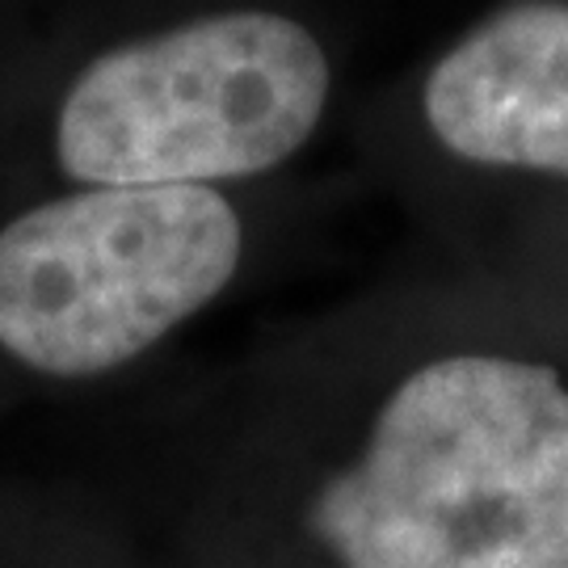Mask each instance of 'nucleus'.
<instances>
[{
    "instance_id": "nucleus-1",
    "label": "nucleus",
    "mask_w": 568,
    "mask_h": 568,
    "mask_svg": "<svg viewBox=\"0 0 568 568\" xmlns=\"http://www.w3.org/2000/svg\"><path fill=\"white\" fill-rule=\"evenodd\" d=\"M316 530L345 568H568V387L493 354L413 371Z\"/></svg>"
},
{
    "instance_id": "nucleus-2",
    "label": "nucleus",
    "mask_w": 568,
    "mask_h": 568,
    "mask_svg": "<svg viewBox=\"0 0 568 568\" xmlns=\"http://www.w3.org/2000/svg\"><path fill=\"white\" fill-rule=\"evenodd\" d=\"M328 102L321 42L283 13H215L110 47L55 110V161L81 185H211L300 152Z\"/></svg>"
},
{
    "instance_id": "nucleus-3",
    "label": "nucleus",
    "mask_w": 568,
    "mask_h": 568,
    "mask_svg": "<svg viewBox=\"0 0 568 568\" xmlns=\"http://www.w3.org/2000/svg\"><path fill=\"white\" fill-rule=\"evenodd\" d=\"M244 232L211 185H84L0 227V349L55 379L131 363L211 304Z\"/></svg>"
},
{
    "instance_id": "nucleus-4",
    "label": "nucleus",
    "mask_w": 568,
    "mask_h": 568,
    "mask_svg": "<svg viewBox=\"0 0 568 568\" xmlns=\"http://www.w3.org/2000/svg\"><path fill=\"white\" fill-rule=\"evenodd\" d=\"M422 105L464 161L568 178V4L527 0L480 21L434 63Z\"/></svg>"
}]
</instances>
